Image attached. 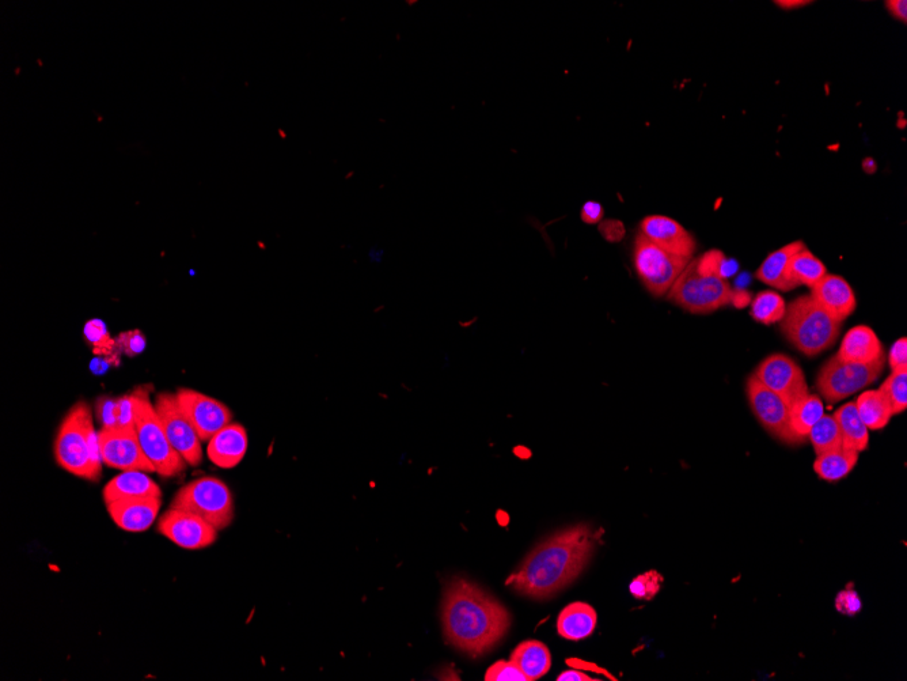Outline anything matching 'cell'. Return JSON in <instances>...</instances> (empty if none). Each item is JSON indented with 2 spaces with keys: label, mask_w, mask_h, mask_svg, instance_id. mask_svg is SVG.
<instances>
[{
  "label": "cell",
  "mask_w": 907,
  "mask_h": 681,
  "mask_svg": "<svg viewBox=\"0 0 907 681\" xmlns=\"http://www.w3.org/2000/svg\"><path fill=\"white\" fill-rule=\"evenodd\" d=\"M598 535L587 525L568 528L534 548L507 580L519 595L550 599L579 577L590 562Z\"/></svg>",
  "instance_id": "1"
},
{
  "label": "cell",
  "mask_w": 907,
  "mask_h": 681,
  "mask_svg": "<svg viewBox=\"0 0 907 681\" xmlns=\"http://www.w3.org/2000/svg\"><path fill=\"white\" fill-rule=\"evenodd\" d=\"M442 623L455 649L480 657L495 648L510 630L511 616L504 605L464 578H454L444 589Z\"/></svg>",
  "instance_id": "2"
},
{
  "label": "cell",
  "mask_w": 907,
  "mask_h": 681,
  "mask_svg": "<svg viewBox=\"0 0 907 681\" xmlns=\"http://www.w3.org/2000/svg\"><path fill=\"white\" fill-rule=\"evenodd\" d=\"M56 463L68 474L98 482L102 459L93 411L86 401H78L64 415L53 445Z\"/></svg>",
  "instance_id": "3"
},
{
  "label": "cell",
  "mask_w": 907,
  "mask_h": 681,
  "mask_svg": "<svg viewBox=\"0 0 907 681\" xmlns=\"http://www.w3.org/2000/svg\"><path fill=\"white\" fill-rule=\"evenodd\" d=\"M780 331L785 339L807 357H817L837 342L841 323L811 295H802L787 306Z\"/></svg>",
  "instance_id": "4"
},
{
  "label": "cell",
  "mask_w": 907,
  "mask_h": 681,
  "mask_svg": "<svg viewBox=\"0 0 907 681\" xmlns=\"http://www.w3.org/2000/svg\"><path fill=\"white\" fill-rule=\"evenodd\" d=\"M670 301L693 314L716 312L724 306L735 304L738 293L727 279L698 270L696 259L678 276L669 291Z\"/></svg>",
  "instance_id": "5"
},
{
  "label": "cell",
  "mask_w": 907,
  "mask_h": 681,
  "mask_svg": "<svg viewBox=\"0 0 907 681\" xmlns=\"http://www.w3.org/2000/svg\"><path fill=\"white\" fill-rule=\"evenodd\" d=\"M135 431L144 454L153 464L155 474L163 478H174L185 471L188 464L170 444L154 404L143 388L136 391Z\"/></svg>",
  "instance_id": "6"
},
{
  "label": "cell",
  "mask_w": 907,
  "mask_h": 681,
  "mask_svg": "<svg viewBox=\"0 0 907 681\" xmlns=\"http://www.w3.org/2000/svg\"><path fill=\"white\" fill-rule=\"evenodd\" d=\"M170 508L196 514L218 531L229 528L235 516L233 493L215 476H203L182 486L174 495Z\"/></svg>",
  "instance_id": "7"
},
{
  "label": "cell",
  "mask_w": 907,
  "mask_h": 681,
  "mask_svg": "<svg viewBox=\"0 0 907 681\" xmlns=\"http://www.w3.org/2000/svg\"><path fill=\"white\" fill-rule=\"evenodd\" d=\"M886 354L872 363L846 362L834 355L819 370L817 388L827 403L834 404L874 384L883 373Z\"/></svg>",
  "instance_id": "8"
},
{
  "label": "cell",
  "mask_w": 907,
  "mask_h": 681,
  "mask_svg": "<svg viewBox=\"0 0 907 681\" xmlns=\"http://www.w3.org/2000/svg\"><path fill=\"white\" fill-rule=\"evenodd\" d=\"M690 260L671 255L641 233L636 237L633 263L641 282L655 297L669 293Z\"/></svg>",
  "instance_id": "9"
},
{
  "label": "cell",
  "mask_w": 907,
  "mask_h": 681,
  "mask_svg": "<svg viewBox=\"0 0 907 681\" xmlns=\"http://www.w3.org/2000/svg\"><path fill=\"white\" fill-rule=\"evenodd\" d=\"M154 407L173 448L185 463L199 467L203 463V441L182 412L176 393H159L155 397Z\"/></svg>",
  "instance_id": "10"
},
{
  "label": "cell",
  "mask_w": 907,
  "mask_h": 681,
  "mask_svg": "<svg viewBox=\"0 0 907 681\" xmlns=\"http://www.w3.org/2000/svg\"><path fill=\"white\" fill-rule=\"evenodd\" d=\"M746 389L751 410L764 429L785 444H800L791 429V421H789L791 408L788 404L776 393L766 388L754 374L747 380Z\"/></svg>",
  "instance_id": "11"
},
{
  "label": "cell",
  "mask_w": 907,
  "mask_h": 681,
  "mask_svg": "<svg viewBox=\"0 0 907 681\" xmlns=\"http://www.w3.org/2000/svg\"><path fill=\"white\" fill-rule=\"evenodd\" d=\"M157 531L182 550L197 551L218 540V529L187 510L170 508L158 518Z\"/></svg>",
  "instance_id": "12"
},
{
  "label": "cell",
  "mask_w": 907,
  "mask_h": 681,
  "mask_svg": "<svg viewBox=\"0 0 907 681\" xmlns=\"http://www.w3.org/2000/svg\"><path fill=\"white\" fill-rule=\"evenodd\" d=\"M176 396L182 412L203 442L210 441L219 430L233 422L230 408L214 397L189 388L178 389Z\"/></svg>",
  "instance_id": "13"
},
{
  "label": "cell",
  "mask_w": 907,
  "mask_h": 681,
  "mask_svg": "<svg viewBox=\"0 0 907 681\" xmlns=\"http://www.w3.org/2000/svg\"><path fill=\"white\" fill-rule=\"evenodd\" d=\"M98 444L102 463L119 471H142L153 474L155 469L139 444L135 429H100Z\"/></svg>",
  "instance_id": "14"
},
{
  "label": "cell",
  "mask_w": 907,
  "mask_h": 681,
  "mask_svg": "<svg viewBox=\"0 0 907 681\" xmlns=\"http://www.w3.org/2000/svg\"><path fill=\"white\" fill-rule=\"evenodd\" d=\"M754 376L780 396L789 408L810 395L803 369L788 355H769L760 363Z\"/></svg>",
  "instance_id": "15"
},
{
  "label": "cell",
  "mask_w": 907,
  "mask_h": 681,
  "mask_svg": "<svg viewBox=\"0 0 907 681\" xmlns=\"http://www.w3.org/2000/svg\"><path fill=\"white\" fill-rule=\"evenodd\" d=\"M641 234L671 255L692 259L696 240L681 225L664 215H651L641 222Z\"/></svg>",
  "instance_id": "16"
},
{
  "label": "cell",
  "mask_w": 907,
  "mask_h": 681,
  "mask_svg": "<svg viewBox=\"0 0 907 681\" xmlns=\"http://www.w3.org/2000/svg\"><path fill=\"white\" fill-rule=\"evenodd\" d=\"M161 506L162 498H132L108 503L106 510L117 527L125 532L139 533L153 527Z\"/></svg>",
  "instance_id": "17"
},
{
  "label": "cell",
  "mask_w": 907,
  "mask_h": 681,
  "mask_svg": "<svg viewBox=\"0 0 907 681\" xmlns=\"http://www.w3.org/2000/svg\"><path fill=\"white\" fill-rule=\"evenodd\" d=\"M248 448L249 438L245 427L231 422L208 441L207 456L216 467L231 469L241 464Z\"/></svg>",
  "instance_id": "18"
},
{
  "label": "cell",
  "mask_w": 907,
  "mask_h": 681,
  "mask_svg": "<svg viewBox=\"0 0 907 681\" xmlns=\"http://www.w3.org/2000/svg\"><path fill=\"white\" fill-rule=\"evenodd\" d=\"M810 295L840 323L856 310V295L849 283L840 275L827 274L821 282L812 287Z\"/></svg>",
  "instance_id": "19"
},
{
  "label": "cell",
  "mask_w": 907,
  "mask_h": 681,
  "mask_svg": "<svg viewBox=\"0 0 907 681\" xmlns=\"http://www.w3.org/2000/svg\"><path fill=\"white\" fill-rule=\"evenodd\" d=\"M102 497L108 505L121 499L162 498V490L147 472L124 471L106 483Z\"/></svg>",
  "instance_id": "20"
},
{
  "label": "cell",
  "mask_w": 907,
  "mask_h": 681,
  "mask_svg": "<svg viewBox=\"0 0 907 681\" xmlns=\"http://www.w3.org/2000/svg\"><path fill=\"white\" fill-rule=\"evenodd\" d=\"M883 355V344L874 329L867 325H859L845 335L837 357L846 362L872 363Z\"/></svg>",
  "instance_id": "21"
},
{
  "label": "cell",
  "mask_w": 907,
  "mask_h": 681,
  "mask_svg": "<svg viewBox=\"0 0 907 681\" xmlns=\"http://www.w3.org/2000/svg\"><path fill=\"white\" fill-rule=\"evenodd\" d=\"M803 248H806L803 241H795L770 253L755 274L758 281L780 291L795 290L798 286L789 278V263L793 255Z\"/></svg>",
  "instance_id": "22"
},
{
  "label": "cell",
  "mask_w": 907,
  "mask_h": 681,
  "mask_svg": "<svg viewBox=\"0 0 907 681\" xmlns=\"http://www.w3.org/2000/svg\"><path fill=\"white\" fill-rule=\"evenodd\" d=\"M597 611L590 604L576 601L567 605L557 619V631L568 641H582L597 628Z\"/></svg>",
  "instance_id": "23"
},
{
  "label": "cell",
  "mask_w": 907,
  "mask_h": 681,
  "mask_svg": "<svg viewBox=\"0 0 907 681\" xmlns=\"http://www.w3.org/2000/svg\"><path fill=\"white\" fill-rule=\"evenodd\" d=\"M511 660L525 673L529 681L541 679L552 668V656L548 646L538 641L521 643L512 652Z\"/></svg>",
  "instance_id": "24"
},
{
  "label": "cell",
  "mask_w": 907,
  "mask_h": 681,
  "mask_svg": "<svg viewBox=\"0 0 907 681\" xmlns=\"http://www.w3.org/2000/svg\"><path fill=\"white\" fill-rule=\"evenodd\" d=\"M834 418L840 426L842 434V448L855 450L860 453L868 448L869 433L867 426L861 421L855 403H848L834 412Z\"/></svg>",
  "instance_id": "25"
},
{
  "label": "cell",
  "mask_w": 907,
  "mask_h": 681,
  "mask_svg": "<svg viewBox=\"0 0 907 681\" xmlns=\"http://www.w3.org/2000/svg\"><path fill=\"white\" fill-rule=\"evenodd\" d=\"M859 453L845 448L819 454L814 463V471L819 478L827 482H838L846 478L856 467Z\"/></svg>",
  "instance_id": "26"
},
{
  "label": "cell",
  "mask_w": 907,
  "mask_h": 681,
  "mask_svg": "<svg viewBox=\"0 0 907 681\" xmlns=\"http://www.w3.org/2000/svg\"><path fill=\"white\" fill-rule=\"evenodd\" d=\"M855 406L868 430L884 429L893 418L890 404L880 389L864 392L857 397Z\"/></svg>",
  "instance_id": "27"
},
{
  "label": "cell",
  "mask_w": 907,
  "mask_h": 681,
  "mask_svg": "<svg viewBox=\"0 0 907 681\" xmlns=\"http://www.w3.org/2000/svg\"><path fill=\"white\" fill-rule=\"evenodd\" d=\"M823 415H825V407L818 396L808 395L793 404L789 411V421H791L793 434L798 438L800 444L808 440L812 427L817 425Z\"/></svg>",
  "instance_id": "28"
},
{
  "label": "cell",
  "mask_w": 907,
  "mask_h": 681,
  "mask_svg": "<svg viewBox=\"0 0 907 681\" xmlns=\"http://www.w3.org/2000/svg\"><path fill=\"white\" fill-rule=\"evenodd\" d=\"M827 275V268L807 248L800 249L789 263V278L796 286L814 287Z\"/></svg>",
  "instance_id": "29"
},
{
  "label": "cell",
  "mask_w": 907,
  "mask_h": 681,
  "mask_svg": "<svg viewBox=\"0 0 907 681\" xmlns=\"http://www.w3.org/2000/svg\"><path fill=\"white\" fill-rule=\"evenodd\" d=\"M787 312V304L780 294L774 291H761L751 302L750 314L757 323L772 325L780 323Z\"/></svg>",
  "instance_id": "30"
},
{
  "label": "cell",
  "mask_w": 907,
  "mask_h": 681,
  "mask_svg": "<svg viewBox=\"0 0 907 681\" xmlns=\"http://www.w3.org/2000/svg\"><path fill=\"white\" fill-rule=\"evenodd\" d=\"M808 440L814 446L815 453L831 452L842 448V434L840 426L833 415H823L817 425L812 427Z\"/></svg>",
  "instance_id": "31"
},
{
  "label": "cell",
  "mask_w": 907,
  "mask_h": 681,
  "mask_svg": "<svg viewBox=\"0 0 907 681\" xmlns=\"http://www.w3.org/2000/svg\"><path fill=\"white\" fill-rule=\"evenodd\" d=\"M83 335H85L87 343L93 346L94 354L108 355L109 357L113 353H120L116 339L110 336L108 327L101 319L87 321L85 328H83Z\"/></svg>",
  "instance_id": "32"
},
{
  "label": "cell",
  "mask_w": 907,
  "mask_h": 681,
  "mask_svg": "<svg viewBox=\"0 0 907 681\" xmlns=\"http://www.w3.org/2000/svg\"><path fill=\"white\" fill-rule=\"evenodd\" d=\"M886 396L893 415L902 414L907 407V372H893L879 388Z\"/></svg>",
  "instance_id": "33"
},
{
  "label": "cell",
  "mask_w": 907,
  "mask_h": 681,
  "mask_svg": "<svg viewBox=\"0 0 907 681\" xmlns=\"http://www.w3.org/2000/svg\"><path fill=\"white\" fill-rule=\"evenodd\" d=\"M663 577L658 573V571L651 570L648 573H644L636 577L632 581L629 590H631L632 596L637 600L650 601L654 599L656 595L660 592L662 588Z\"/></svg>",
  "instance_id": "34"
},
{
  "label": "cell",
  "mask_w": 907,
  "mask_h": 681,
  "mask_svg": "<svg viewBox=\"0 0 907 681\" xmlns=\"http://www.w3.org/2000/svg\"><path fill=\"white\" fill-rule=\"evenodd\" d=\"M487 681H529L514 661H497L485 673Z\"/></svg>",
  "instance_id": "35"
},
{
  "label": "cell",
  "mask_w": 907,
  "mask_h": 681,
  "mask_svg": "<svg viewBox=\"0 0 907 681\" xmlns=\"http://www.w3.org/2000/svg\"><path fill=\"white\" fill-rule=\"evenodd\" d=\"M96 419L101 429L117 427V397L101 396L96 401Z\"/></svg>",
  "instance_id": "36"
},
{
  "label": "cell",
  "mask_w": 907,
  "mask_h": 681,
  "mask_svg": "<svg viewBox=\"0 0 907 681\" xmlns=\"http://www.w3.org/2000/svg\"><path fill=\"white\" fill-rule=\"evenodd\" d=\"M116 342L120 353H124L128 357H136V355L142 354L146 348V336L139 329L123 332L117 336Z\"/></svg>",
  "instance_id": "37"
},
{
  "label": "cell",
  "mask_w": 907,
  "mask_h": 681,
  "mask_svg": "<svg viewBox=\"0 0 907 681\" xmlns=\"http://www.w3.org/2000/svg\"><path fill=\"white\" fill-rule=\"evenodd\" d=\"M136 392L117 397V427L135 429Z\"/></svg>",
  "instance_id": "38"
},
{
  "label": "cell",
  "mask_w": 907,
  "mask_h": 681,
  "mask_svg": "<svg viewBox=\"0 0 907 681\" xmlns=\"http://www.w3.org/2000/svg\"><path fill=\"white\" fill-rule=\"evenodd\" d=\"M888 363L893 372H907V342L906 338L898 339L891 347Z\"/></svg>",
  "instance_id": "39"
},
{
  "label": "cell",
  "mask_w": 907,
  "mask_h": 681,
  "mask_svg": "<svg viewBox=\"0 0 907 681\" xmlns=\"http://www.w3.org/2000/svg\"><path fill=\"white\" fill-rule=\"evenodd\" d=\"M836 607L844 615H856L861 609V601L855 590H844L837 597Z\"/></svg>",
  "instance_id": "40"
},
{
  "label": "cell",
  "mask_w": 907,
  "mask_h": 681,
  "mask_svg": "<svg viewBox=\"0 0 907 681\" xmlns=\"http://www.w3.org/2000/svg\"><path fill=\"white\" fill-rule=\"evenodd\" d=\"M599 232H601L603 238L610 242L621 241L625 236L624 225L620 221H614V219L599 223Z\"/></svg>",
  "instance_id": "41"
},
{
  "label": "cell",
  "mask_w": 907,
  "mask_h": 681,
  "mask_svg": "<svg viewBox=\"0 0 907 681\" xmlns=\"http://www.w3.org/2000/svg\"><path fill=\"white\" fill-rule=\"evenodd\" d=\"M582 219L583 222L588 223V225H594V223H601L603 219V208L601 204L597 202H587L582 208Z\"/></svg>",
  "instance_id": "42"
},
{
  "label": "cell",
  "mask_w": 907,
  "mask_h": 681,
  "mask_svg": "<svg viewBox=\"0 0 907 681\" xmlns=\"http://www.w3.org/2000/svg\"><path fill=\"white\" fill-rule=\"evenodd\" d=\"M887 10L894 15L902 24L907 22V2L906 0H890L886 3Z\"/></svg>",
  "instance_id": "43"
},
{
  "label": "cell",
  "mask_w": 907,
  "mask_h": 681,
  "mask_svg": "<svg viewBox=\"0 0 907 681\" xmlns=\"http://www.w3.org/2000/svg\"><path fill=\"white\" fill-rule=\"evenodd\" d=\"M557 680H559V681H591L594 679H591V677L587 676L586 673L575 671V669H573V671H567V672L561 673V675L559 677H557Z\"/></svg>",
  "instance_id": "44"
},
{
  "label": "cell",
  "mask_w": 907,
  "mask_h": 681,
  "mask_svg": "<svg viewBox=\"0 0 907 681\" xmlns=\"http://www.w3.org/2000/svg\"><path fill=\"white\" fill-rule=\"evenodd\" d=\"M810 3L811 2H808V0H779V2H776V5L780 6L781 9L792 10L798 9V7L810 5Z\"/></svg>",
  "instance_id": "45"
}]
</instances>
